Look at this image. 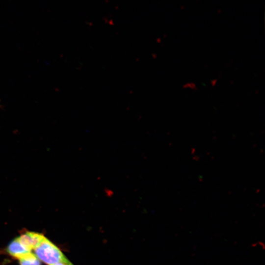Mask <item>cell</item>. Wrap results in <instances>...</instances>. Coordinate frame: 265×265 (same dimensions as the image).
<instances>
[{
    "label": "cell",
    "instance_id": "6da1fadb",
    "mask_svg": "<svg viewBox=\"0 0 265 265\" xmlns=\"http://www.w3.org/2000/svg\"><path fill=\"white\" fill-rule=\"evenodd\" d=\"M34 250L38 259L49 265L59 263L73 265L61 250L46 238Z\"/></svg>",
    "mask_w": 265,
    "mask_h": 265
},
{
    "label": "cell",
    "instance_id": "7a4b0ae2",
    "mask_svg": "<svg viewBox=\"0 0 265 265\" xmlns=\"http://www.w3.org/2000/svg\"><path fill=\"white\" fill-rule=\"evenodd\" d=\"M41 234L32 232H26L18 237L20 243L27 250L31 251L36 248L45 238Z\"/></svg>",
    "mask_w": 265,
    "mask_h": 265
},
{
    "label": "cell",
    "instance_id": "3957f363",
    "mask_svg": "<svg viewBox=\"0 0 265 265\" xmlns=\"http://www.w3.org/2000/svg\"><path fill=\"white\" fill-rule=\"evenodd\" d=\"M7 251L11 256L18 260L24 258L31 252L20 243L17 238L9 243Z\"/></svg>",
    "mask_w": 265,
    "mask_h": 265
},
{
    "label": "cell",
    "instance_id": "277c9868",
    "mask_svg": "<svg viewBox=\"0 0 265 265\" xmlns=\"http://www.w3.org/2000/svg\"><path fill=\"white\" fill-rule=\"evenodd\" d=\"M19 260L20 265H41L40 260L31 252Z\"/></svg>",
    "mask_w": 265,
    "mask_h": 265
},
{
    "label": "cell",
    "instance_id": "5b68a950",
    "mask_svg": "<svg viewBox=\"0 0 265 265\" xmlns=\"http://www.w3.org/2000/svg\"><path fill=\"white\" fill-rule=\"evenodd\" d=\"M187 87H189L192 89H197L196 84L193 82L186 83L183 85L184 88Z\"/></svg>",
    "mask_w": 265,
    "mask_h": 265
},
{
    "label": "cell",
    "instance_id": "8992f818",
    "mask_svg": "<svg viewBox=\"0 0 265 265\" xmlns=\"http://www.w3.org/2000/svg\"><path fill=\"white\" fill-rule=\"evenodd\" d=\"M216 80H217L216 79L212 80H211V84H212V86H213V85H214L215 84Z\"/></svg>",
    "mask_w": 265,
    "mask_h": 265
},
{
    "label": "cell",
    "instance_id": "52a82bcc",
    "mask_svg": "<svg viewBox=\"0 0 265 265\" xmlns=\"http://www.w3.org/2000/svg\"><path fill=\"white\" fill-rule=\"evenodd\" d=\"M52 265H67L62 263H59L54 264Z\"/></svg>",
    "mask_w": 265,
    "mask_h": 265
}]
</instances>
